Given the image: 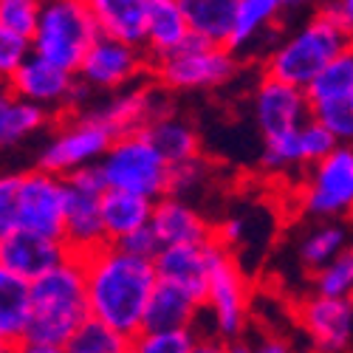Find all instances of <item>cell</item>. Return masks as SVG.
<instances>
[{
    "instance_id": "ffe728a7",
    "label": "cell",
    "mask_w": 353,
    "mask_h": 353,
    "mask_svg": "<svg viewBox=\"0 0 353 353\" xmlns=\"http://www.w3.org/2000/svg\"><path fill=\"white\" fill-rule=\"evenodd\" d=\"M223 243L221 241H210V243H195V246H167L159 252L156 257V272L161 283H172L179 285L203 303L210 288V277L218 257L223 254Z\"/></svg>"
},
{
    "instance_id": "4dcf8cb0",
    "label": "cell",
    "mask_w": 353,
    "mask_h": 353,
    "mask_svg": "<svg viewBox=\"0 0 353 353\" xmlns=\"http://www.w3.org/2000/svg\"><path fill=\"white\" fill-rule=\"evenodd\" d=\"M305 94H308L311 110L331 105V102L353 99V48L345 51L342 57H336V60L305 88Z\"/></svg>"
},
{
    "instance_id": "f1b7e54d",
    "label": "cell",
    "mask_w": 353,
    "mask_h": 353,
    "mask_svg": "<svg viewBox=\"0 0 353 353\" xmlns=\"http://www.w3.org/2000/svg\"><path fill=\"white\" fill-rule=\"evenodd\" d=\"M190 32L195 40L229 46L238 17V0H181Z\"/></svg>"
},
{
    "instance_id": "60d3db41",
    "label": "cell",
    "mask_w": 353,
    "mask_h": 353,
    "mask_svg": "<svg viewBox=\"0 0 353 353\" xmlns=\"http://www.w3.org/2000/svg\"><path fill=\"white\" fill-rule=\"evenodd\" d=\"M192 353H229V342L212 336V334H198V342Z\"/></svg>"
},
{
    "instance_id": "5bb4252c",
    "label": "cell",
    "mask_w": 353,
    "mask_h": 353,
    "mask_svg": "<svg viewBox=\"0 0 353 353\" xmlns=\"http://www.w3.org/2000/svg\"><path fill=\"white\" fill-rule=\"evenodd\" d=\"M249 116L260 141L283 139L314 119L311 102L303 88H294L263 74L249 94Z\"/></svg>"
},
{
    "instance_id": "6da1fadb",
    "label": "cell",
    "mask_w": 353,
    "mask_h": 353,
    "mask_svg": "<svg viewBox=\"0 0 353 353\" xmlns=\"http://www.w3.org/2000/svg\"><path fill=\"white\" fill-rule=\"evenodd\" d=\"M85 260L91 316L110 325L125 339L144 331V316L159 288L156 260L139 257L122 246H102Z\"/></svg>"
},
{
    "instance_id": "7c38bea8",
    "label": "cell",
    "mask_w": 353,
    "mask_h": 353,
    "mask_svg": "<svg viewBox=\"0 0 353 353\" xmlns=\"http://www.w3.org/2000/svg\"><path fill=\"white\" fill-rule=\"evenodd\" d=\"M68 190V207H65V243L71 254L88 257L97 249L108 246L105 234V218H102V203L108 195V187L97 167L79 170L65 179Z\"/></svg>"
},
{
    "instance_id": "ee69618b",
    "label": "cell",
    "mask_w": 353,
    "mask_h": 353,
    "mask_svg": "<svg viewBox=\"0 0 353 353\" xmlns=\"http://www.w3.org/2000/svg\"><path fill=\"white\" fill-rule=\"evenodd\" d=\"M280 3L285 6V12H300V9H308V6L319 3V0H280Z\"/></svg>"
},
{
    "instance_id": "b9f144b4",
    "label": "cell",
    "mask_w": 353,
    "mask_h": 353,
    "mask_svg": "<svg viewBox=\"0 0 353 353\" xmlns=\"http://www.w3.org/2000/svg\"><path fill=\"white\" fill-rule=\"evenodd\" d=\"M334 14H336V20L345 26V32L350 34V40H353V0H336L334 6H328Z\"/></svg>"
},
{
    "instance_id": "c3c4849f",
    "label": "cell",
    "mask_w": 353,
    "mask_h": 353,
    "mask_svg": "<svg viewBox=\"0 0 353 353\" xmlns=\"http://www.w3.org/2000/svg\"><path fill=\"white\" fill-rule=\"evenodd\" d=\"M77 3H82V6H91V3H94V0H77Z\"/></svg>"
},
{
    "instance_id": "44dd1931",
    "label": "cell",
    "mask_w": 353,
    "mask_h": 353,
    "mask_svg": "<svg viewBox=\"0 0 353 353\" xmlns=\"http://www.w3.org/2000/svg\"><path fill=\"white\" fill-rule=\"evenodd\" d=\"M153 229L161 246H195L215 241V229L192 201L179 195H164L156 201L153 210Z\"/></svg>"
},
{
    "instance_id": "e575fe53",
    "label": "cell",
    "mask_w": 353,
    "mask_h": 353,
    "mask_svg": "<svg viewBox=\"0 0 353 353\" xmlns=\"http://www.w3.org/2000/svg\"><path fill=\"white\" fill-rule=\"evenodd\" d=\"M43 0H0V32L32 40L40 23Z\"/></svg>"
},
{
    "instance_id": "8d00e7d4",
    "label": "cell",
    "mask_w": 353,
    "mask_h": 353,
    "mask_svg": "<svg viewBox=\"0 0 353 353\" xmlns=\"http://www.w3.org/2000/svg\"><path fill=\"white\" fill-rule=\"evenodd\" d=\"M311 113L319 125H325L334 133L339 144H353V99L322 105V108H314Z\"/></svg>"
},
{
    "instance_id": "681fc988",
    "label": "cell",
    "mask_w": 353,
    "mask_h": 353,
    "mask_svg": "<svg viewBox=\"0 0 353 353\" xmlns=\"http://www.w3.org/2000/svg\"><path fill=\"white\" fill-rule=\"evenodd\" d=\"M128 353H130V350H128Z\"/></svg>"
},
{
    "instance_id": "d6986e66",
    "label": "cell",
    "mask_w": 353,
    "mask_h": 353,
    "mask_svg": "<svg viewBox=\"0 0 353 353\" xmlns=\"http://www.w3.org/2000/svg\"><path fill=\"white\" fill-rule=\"evenodd\" d=\"M71 257V249L65 241L43 238L32 232H12L0 238V272L17 274L28 283L40 280L51 269L63 266Z\"/></svg>"
},
{
    "instance_id": "836d02e7",
    "label": "cell",
    "mask_w": 353,
    "mask_h": 353,
    "mask_svg": "<svg viewBox=\"0 0 353 353\" xmlns=\"http://www.w3.org/2000/svg\"><path fill=\"white\" fill-rule=\"evenodd\" d=\"M198 342L195 328L179 331H141L130 339V353H192Z\"/></svg>"
},
{
    "instance_id": "74e56055",
    "label": "cell",
    "mask_w": 353,
    "mask_h": 353,
    "mask_svg": "<svg viewBox=\"0 0 353 353\" xmlns=\"http://www.w3.org/2000/svg\"><path fill=\"white\" fill-rule=\"evenodd\" d=\"M32 54H34L32 40L0 32V74H3V79H9Z\"/></svg>"
},
{
    "instance_id": "f546056e",
    "label": "cell",
    "mask_w": 353,
    "mask_h": 353,
    "mask_svg": "<svg viewBox=\"0 0 353 353\" xmlns=\"http://www.w3.org/2000/svg\"><path fill=\"white\" fill-rule=\"evenodd\" d=\"M147 136H150V141L156 144V150L172 164H187L192 159L201 156V136H198V128L187 119V116L181 113H167L161 116L159 122L150 125V130H147Z\"/></svg>"
},
{
    "instance_id": "484cf974",
    "label": "cell",
    "mask_w": 353,
    "mask_h": 353,
    "mask_svg": "<svg viewBox=\"0 0 353 353\" xmlns=\"http://www.w3.org/2000/svg\"><path fill=\"white\" fill-rule=\"evenodd\" d=\"M32 328V283L0 272V339L3 347H20Z\"/></svg>"
},
{
    "instance_id": "d6a6232c",
    "label": "cell",
    "mask_w": 353,
    "mask_h": 353,
    "mask_svg": "<svg viewBox=\"0 0 353 353\" xmlns=\"http://www.w3.org/2000/svg\"><path fill=\"white\" fill-rule=\"evenodd\" d=\"M314 291L334 300H353V246L314 274Z\"/></svg>"
},
{
    "instance_id": "4316f807",
    "label": "cell",
    "mask_w": 353,
    "mask_h": 353,
    "mask_svg": "<svg viewBox=\"0 0 353 353\" xmlns=\"http://www.w3.org/2000/svg\"><path fill=\"white\" fill-rule=\"evenodd\" d=\"M153 210L156 201L141 198L133 192H119L108 190L105 203H102V218H105V234L108 243L122 246L128 238H133L136 232L153 223Z\"/></svg>"
},
{
    "instance_id": "d590c367",
    "label": "cell",
    "mask_w": 353,
    "mask_h": 353,
    "mask_svg": "<svg viewBox=\"0 0 353 353\" xmlns=\"http://www.w3.org/2000/svg\"><path fill=\"white\" fill-rule=\"evenodd\" d=\"M212 179V164L203 161V156L172 167V181H170V195H179V198H192L195 192L207 190Z\"/></svg>"
},
{
    "instance_id": "83f0119b",
    "label": "cell",
    "mask_w": 353,
    "mask_h": 353,
    "mask_svg": "<svg viewBox=\"0 0 353 353\" xmlns=\"http://www.w3.org/2000/svg\"><path fill=\"white\" fill-rule=\"evenodd\" d=\"M54 119L57 116L46 108L3 91V99H0V144H3V150H14V147L46 133Z\"/></svg>"
},
{
    "instance_id": "7dc6e473",
    "label": "cell",
    "mask_w": 353,
    "mask_h": 353,
    "mask_svg": "<svg viewBox=\"0 0 353 353\" xmlns=\"http://www.w3.org/2000/svg\"><path fill=\"white\" fill-rule=\"evenodd\" d=\"M0 353H17V347H3V350H0Z\"/></svg>"
},
{
    "instance_id": "7402d4cb",
    "label": "cell",
    "mask_w": 353,
    "mask_h": 353,
    "mask_svg": "<svg viewBox=\"0 0 353 353\" xmlns=\"http://www.w3.org/2000/svg\"><path fill=\"white\" fill-rule=\"evenodd\" d=\"M88 9H91L102 37L144 48L150 0H94Z\"/></svg>"
},
{
    "instance_id": "ba28073f",
    "label": "cell",
    "mask_w": 353,
    "mask_h": 353,
    "mask_svg": "<svg viewBox=\"0 0 353 353\" xmlns=\"http://www.w3.org/2000/svg\"><path fill=\"white\" fill-rule=\"evenodd\" d=\"M113 141H116L113 133L91 108L68 113L65 119L57 125V130L43 141L37 167L68 179V175H74L79 170L97 167L105 159V153L110 150Z\"/></svg>"
},
{
    "instance_id": "3957f363",
    "label": "cell",
    "mask_w": 353,
    "mask_h": 353,
    "mask_svg": "<svg viewBox=\"0 0 353 353\" xmlns=\"http://www.w3.org/2000/svg\"><path fill=\"white\" fill-rule=\"evenodd\" d=\"M68 190L63 175L43 167L6 172L0 179V238L32 232L43 238H65Z\"/></svg>"
},
{
    "instance_id": "277c9868",
    "label": "cell",
    "mask_w": 353,
    "mask_h": 353,
    "mask_svg": "<svg viewBox=\"0 0 353 353\" xmlns=\"http://www.w3.org/2000/svg\"><path fill=\"white\" fill-rule=\"evenodd\" d=\"M91 319L85 260L71 254L63 266L32 283V328L26 342L68 345L79 325Z\"/></svg>"
},
{
    "instance_id": "e0dca14e",
    "label": "cell",
    "mask_w": 353,
    "mask_h": 353,
    "mask_svg": "<svg viewBox=\"0 0 353 353\" xmlns=\"http://www.w3.org/2000/svg\"><path fill=\"white\" fill-rule=\"evenodd\" d=\"M285 17L288 12L280 0H238L229 48L241 57V63H263L285 34Z\"/></svg>"
},
{
    "instance_id": "9c48e42d",
    "label": "cell",
    "mask_w": 353,
    "mask_h": 353,
    "mask_svg": "<svg viewBox=\"0 0 353 353\" xmlns=\"http://www.w3.org/2000/svg\"><path fill=\"white\" fill-rule=\"evenodd\" d=\"M252 308H254L252 283L241 269L238 257L229 249H223L212 269L207 297H203L201 316L207 319V331L203 334H212L223 342L246 339V331L252 325Z\"/></svg>"
},
{
    "instance_id": "8fae6325",
    "label": "cell",
    "mask_w": 353,
    "mask_h": 353,
    "mask_svg": "<svg viewBox=\"0 0 353 353\" xmlns=\"http://www.w3.org/2000/svg\"><path fill=\"white\" fill-rule=\"evenodd\" d=\"M150 68L153 60L144 48L99 34L94 48L82 60L77 79L91 97H113L141 85L144 77H150Z\"/></svg>"
},
{
    "instance_id": "7a4b0ae2",
    "label": "cell",
    "mask_w": 353,
    "mask_h": 353,
    "mask_svg": "<svg viewBox=\"0 0 353 353\" xmlns=\"http://www.w3.org/2000/svg\"><path fill=\"white\" fill-rule=\"evenodd\" d=\"M350 48L353 40L345 32V26L336 20V14L328 6H322L311 12L300 26L285 28L280 43L260 65L266 77H274L305 91L336 57H342Z\"/></svg>"
},
{
    "instance_id": "cb8c5ba5",
    "label": "cell",
    "mask_w": 353,
    "mask_h": 353,
    "mask_svg": "<svg viewBox=\"0 0 353 353\" xmlns=\"http://www.w3.org/2000/svg\"><path fill=\"white\" fill-rule=\"evenodd\" d=\"M350 243V229L345 221H311L297 238V249H294V254H297V263L316 274L328 266V263L334 257H339Z\"/></svg>"
},
{
    "instance_id": "8992f818",
    "label": "cell",
    "mask_w": 353,
    "mask_h": 353,
    "mask_svg": "<svg viewBox=\"0 0 353 353\" xmlns=\"http://www.w3.org/2000/svg\"><path fill=\"white\" fill-rule=\"evenodd\" d=\"M97 170L108 190L133 192L150 201H161L164 195H170L172 164L156 150L147 133L116 139Z\"/></svg>"
},
{
    "instance_id": "9a60e30c",
    "label": "cell",
    "mask_w": 353,
    "mask_h": 353,
    "mask_svg": "<svg viewBox=\"0 0 353 353\" xmlns=\"http://www.w3.org/2000/svg\"><path fill=\"white\" fill-rule=\"evenodd\" d=\"M99 119L108 125L113 139H125L136 133H147L153 122L172 113V99L159 82H141L128 88L122 94L105 97L99 105L91 108Z\"/></svg>"
},
{
    "instance_id": "2e32d148",
    "label": "cell",
    "mask_w": 353,
    "mask_h": 353,
    "mask_svg": "<svg viewBox=\"0 0 353 353\" xmlns=\"http://www.w3.org/2000/svg\"><path fill=\"white\" fill-rule=\"evenodd\" d=\"M297 325L303 328L314 353H350L353 300H334L314 291L297 305Z\"/></svg>"
},
{
    "instance_id": "52a82bcc",
    "label": "cell",
    "mask_w": 353,
    "mask_h": 353,
    "mask_svg": "<svg viewBox=\"0 0 353 353\" xmlns=\"http://www.w3.org/2000/svg\"><path fill=\"white\" fill-rule=\"evenodd\" d=\"M97 40L99 28L88 6L77 0H43L40 23L32 37L37 57L77 74Z\"/></svg>"
},
{
    "instance_id": "ab89813d",
    "label": "cell",
    "mask_w": 353,
    "mask_h": 353,
    "mask_svg": "<svg viewBox=\"0 0 353 353\" xmlns=\"http://www.w3.org/2000/svg\"><path fill=\"white\" fill-rule=\"evenodd\" d=\"M254 350H257V353H300L297 347H294V342H291L288 336H283V334H272V331L260 334V336L254 339Z\"/></svg>"
},
{
    "instance_id": "4fadbf2b",
    "label": "cell",
    "mask_w": 353,
    "mask_h": 353,
    "mask_svg": "<svg viewBox=\"0 0 353 353\" xmlns=\"http://www.w3.org/2000/svg\"><path fill=\"white\" fill-rule=\"evenodd\" d=\"M6 91L28 99L40 108H46L54 116H68L77 110H85V97H91L79 85L74 71H65L60 65H54L43 57L32 54L28 60L6 79Z\"/></svg>"
},
{
    "instance_id": "1f68e13d",
    "label": "cell",
    "mask_w": 353,
    "mask_h": 353,
    "mask_svg": "<svg viewBox=\"0 0 353 353\" xmlns=\"http://www.w3.org/2000/svg\"><path fill=\"white\" fill-rule=\"evenodd\" d=\"M65 350L68 353H128L130 350V339H125L122 334H116L110 325H105V322L91 316L68 339Z\"/></svg>"
},
{
    "instance_id": "f35d334b",
    "label": "cell",
    "mask_w": 353,
    "mask_h": 353,
    "mask_svg": "<svg viewBox=\"0 0 353 353\" xmlns=\"http://www.w3.org/2000/svg\"><path fill=\"white\" fill-rule=\"evenodd\" d=\"M122 249H128V252H133V254H139V257H147V260H156L164 246H161V241H159L153 223H150V226H144L141 232H136L133 238H128V241L122 243Z\"/></svg>"
},
{
    "instance_id": "d4e9b609",
    "label": "cell",
    "mask_w": 353,
    "mask_h": 353,
    "mask_svg": "<svg viewBox=\"0 0 353 353\" xmlns=\"http://www.w3.org/2000/svg\"><path fill=\"white\" fill-rule=\"evenodd\" d=\"M190 40H192V32H190L181 0H150L147 43H144V51L150 54V60H161V57L187 46Z\"/></svg>"
},
{
    "instance_id": "5b68a950",
    "label": "cell",
    "mask_w": 353,
    "mask_h": 353,
    "mask_svg": "<svg viewBox=\"0 0 353 353\" xmlns=\"http://www.w3.org/2000/svg\"><path fill=\"white\" fill-rule=\"evenodd\" d=\"M241 65V57L229 46H212L192 37L179 51L153 60L150 77L167 94H207L234 82Z\"/></svg>"
},
{
    "instance_id": "ac0fdd59",
    "label": "cell",
    "mask_w": 353,
    "mask_h": 353,
    "mask_svg": "<svg viewBox=\"0 0 353 353\" xmlns=\"http://www.w3.org/2000/svg\"><path fill=\"white\" fill-rule=\"evenodd\" d=\"M339 147L334 133L311 119L300 130H294L283 139L260 141V164L272 175H288V172H305L322 159H328Z\"/></svg>"
},
{
    "instance_id": "bcb514c9",
    "label": "cell",
    "mask_w": 353,
    "mask_h": 353,
    "mask_svg": "<svg viewBox=\"0 0 353 353\" xmlns=\"http://www.w3.org/2000/svg\"><path fill=\"white\" fill-rule=\"evenodd\" d=\"M319 3H322V6H334V3H336V0H319Z\"/></svg>"
},
{
    "instance_id": "30bf717a",
    "label": "cell",
    "mask_w": 353,
    "mask_h": 353,
    "mask_svg": "<svg viewBox=\"0 0 353 353\" xmlns=\"http://www.w3.org/2000/svg\"><path fill=\"white\" fill-rule=\"evenodd\" d=\"M297 207L308 221L353 218V144H339L328 159L303 172Z\"/></svg>"
},
{
    "instance_id": "7bdbcfd3",
    "label": "cell",
    "mask_w": 353,
    "mask_h": 353,
    "mask_svg": "<svg viewBox=\"0 0 353 353\" xmlns=\"http://www.w3.org/2000/svg\"><path fill=\"white\" fill-rule=\"evenodd\" d=\"M17 353H68L63 345H46V342H23Z\"/></svg>"
},
{
    "instance_id": "f6af8a7d",
    "label": "cell",
    "mask_w": 353,
    "mask_h": 353,
    "mask_svg": "<svg viewBox=\"0 0 353 353\" xmlns=\"http://www.w3.org/2000/svg\"><path fill=\"white\" fill-rule=\"evenodd\" d=\"M229 353H257V350H254V342L238 339V342H229Z\"/></svg>"
},
{
    "instance_id": "603a6c76",
    "label": "cell",
    "mask_w": 353,
    "mask_h": 353,
    "mask_svg": "<svg viewBox=\"0 0 353 353\" xmlns=\"http://www.w3.org/2000/svg\"><path fill=\"white\" fill-rule=\"evenodd\" d=\"M203 314V303L195 294L172 285V283H161L153 294L150 305H147V316H144V331H179V328H195V322Z\"/></svg>"
}]
</instances>
